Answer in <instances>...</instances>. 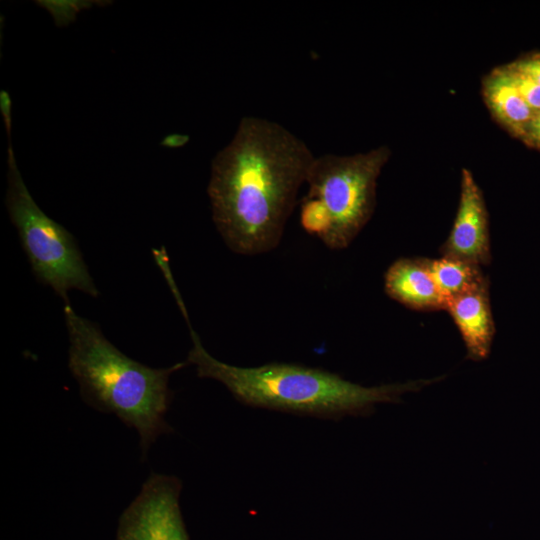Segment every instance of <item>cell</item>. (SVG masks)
I'll use <instances>...</instances> for the list:
<instances>
[{"instance_id":"cell-1","label":"cell","mask_w":540,"mask_h":540,"mask_svg":"<svg viewBox=\"0 0 540 540\" xmlns=\"http://www.w3.org/2000/svg\"><path fill=\"white\" fill-rule=\"evenodd\" d=\"M315 156L281 124L243 117L212 160L207 187L212 219L227 247L241 255L275 249Z\"/></svg>"},{"instance_id":"cell-2","label":"cell","mask_w":540,"mask_h":540,"mask_svg":"<svg viewBox=\"0 0 540 540\" xmlns=\"http://www.w3.org/2000/svg\"><path fill=\"white\" fill-rule=\"evenodd\" d=\"M192 339L187 363L198 377L223 384L233 397L247 406L324 419L369 416L382 403H399L407 392L419 391L441 381L432 379L365 387L321 368L294 363H268L239 367L222 362L204 348L192 329L186 307L181 308Z\"/></svg>"},{"instance_id":"cell-3","label":"cell","mask_w":540,"mask_h":540,"mask_svg":"<svg viewBox=\"0 0 540 540\" xmlns=\"http://www.w3.org/2000/svg\"><path fill=\"white\" fill-rule=\"evenodd\" d=\"M69 338L68 367L83 400L103 413L116 415L139 435L142 456L160 435L173 432L166 420L173 400L170 376L185 367L179 362L151 368L122 353L100 327L64 303Z\"/></svg>"},{"instance_id":"cell-4","label":"cell","mask_w":540,"mask_h":540,"mask_svg":"<svg viewBox=\"0 0 540 540\" xmlns=\"http://www.w3.org/2000/svg\"><path fill=\"white\" fill-rule=\"evenodd\" d=\"M8 148L6 206L37 280L50 286L69 303L68 291L77 289L92 297L99 291L88 271L74 236L48 217L33 200Z\"/></svg>"},{"instance_id":"cell-5","label":"cell","mask_w":540,"mask_h":540,"mask_svg":"<svg viewBox=\"0 0 540 540\" xmlns=\"http://www.w3.org/2000/svg\"><path fill=\"white\" fill-rule=\"evenodd\" d=\"M391 156L387 146L353 155L315 156L305 197L326 212L330 228L323 244L332 250L348 247L373 215L377 179Z\"/></svg>"},{"instance_id":"cell-6","label":"cell","mask_w":540,"mask_h":540,"mask_svg":"<svg viewBox=\"0 0 540 540\" xmlns=\"http://www.w3.org/2000/svg\"><path fill=\"white\" fill-rule=\"evenodd\" d=\"M181 490L177 477L151 472L123 511L116 540H189L179 504Z\"/></svg>"},{"instance_id":"cell-7","label":"cell","mask_w":540,"mask_h":540,"mask_svg":"<svg viewBox=\"0 0 540 540\" xmlns=\"http://www.w3.org/2000/svg\"><path fill=\"white\" fill-rule=\"evenodd\" d=\"M440 252L442 256L463 259L479 266L491 262L488 210L481 188L466 168L461 173L457 213Z\"/></svg>"},{"instance_id":"cell-8","label":"cell","mask_w":540,"mask_h":540,"mask_svg":"<svg viewBox=\"0 0 540 540\" xmlns=\"http://www.w3.org/2000/svg\"><path fill=\"white\" fill-rule=\"evenodd\" d=\"M444 310L450 314L461 334L466 357L473 361L487 359L496 333L489 283L449 298Z\"/></svg>"},{"instance_id":"cell-9","label":"cell","mask_w":540,"mask_h":540,"mask_svg":"<svg viewBox=\"0 0 540 540\" xmlns=\"http://www.w3.org/2000/svg\"><path fill=\"white\" fill-rule=\"evenodd\" d=\"M384 290L393 300L418 311L444 310L446 300L431 270V259L400 258L384 275Z\"/></svg>"},{"instance_id":"cell-10","label":"cell","mask_w":540,"mask_h":540,"mask_svg":"<svg viewBox=\"0 0 540 540\" xmlns=\"http://www.w3.org/2000/svg\"><path fill=\"white\" fill-rule=\"evenodd\" d=\"M482 95L495 120L521 140L535 112L519 93L505 65L484 77Z\"/></svg>"},{"instance_id":"cell-11","label":"cell","mask_w":540,"mask_h":540,"mask_svg":"<svg viewBox=\"0 0 540 540\" xmlns=\"http://www.w3.org/2000/svg\"><path fill=\"white\" fill-rule=\"evenodd\" d=\"M431 270L445 300L489 283L481 266L455 257L431 259Z\"/></svg>"},{"instance_id":"cell-12","label":"cell","mask_w":540,"mask_h":540,"mask_svg":"<svg viewBox=\"0 0 540 540\" xmlns=\"http://www.w3.org/2000/svg\"><path fill=\"white\" fill-rule=\"evenodd\" d=\"M508 69L519 93L536 113L540 111V85L524 73L515 69L512 64L505 65Z\"/></svg>"},{"instance_id":"cell-13","label":"cell","mask_w":540,"mask_h":540,"mask_svg":"<svg viewBox=\"0 0 540 540\" xmlns=\"http://www.w3.org/2000/svg\"><path fill=\"white\" fill-rule=\"evenodd\" d=\"M518 71L524 73L540 85V53H533L511 63Z\"/></svg>"},{"instance_id":"cell-14","label":"cell","mask_w":540,"mask_h":540,"mask_svg":"<svg viewBox=\"0 0 540 540\" xmlns=\"http://www.w3.org/2000/svg\"><path fill=\"white\" fill-rule=\"evenodd\" d=\"M521 141L529 147L540 149V111L535 113Z\"/></svg>"},{"instance_id":"cell-15","label":"cell","mask_w":540,"mask_h":540,"mask_svg":"<svg viewBox=\"0 0 540 540\" xmlns=\"http://www.w3.org/2000/svg\"><path fill=\"white\" fill-rule=\"evenodd\" d=\"M0 110L2 112L6 128L11 127V100L6 91L0 93Z\"/></svg>"},{"instance_id":"cell-16","label":"cell","mask_w":540,"mask_h":540,"mask_svg":"<svg viewBox=\"0 0 540 540\" xmlns=\"http://www.w3.org/2000/svg\"><path fill=\"white\" fill-rule=\"evenodd\" d=\"M189 141V136L183 134H171L166 137L163 144L167 147L177 148L184 146Z\"/></svg>"}]
</instances>
